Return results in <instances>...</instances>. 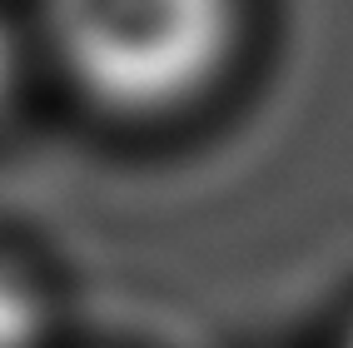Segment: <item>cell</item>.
<instances>
[{
    "label": "cell",
    "mask_w": 353,
    "mask_h": 348,
    "mask_svg": "<svg viewBox=\"0 0 353 348\" xmlns=\"http://www.w3.org/2000/svg\"><path fill=\"white\" fill-rule=\"evenodd\" d=\"M50 75L110 125H170L234 80L249 0H35Z\"/></svg>",
    "instance_id": "1"
},
{
    "label": "cell",
    "mask_w": 353,
    "mask_h": 348,
    "mask_svg": "<svg viewBox=\"0 0 353 348\" xmlns=\"http://www.w3.org/2000/svg\"><path fill=\"white\" fill-rule=\"evenodd\" d=\"M55 294L35 264L0 249V348H50Z\"/></svg>",
    "instance_id": "2"
},
{
    "label": "cell",
    "mask_w": 353,
    "mask_h": 348,
    "mask_svg": "<svg viewBox=\"0 0 353 348\" xmlns=\"http://www.w3.org/2000/svg\"><path fill=\"white\" fill-rule=\"evenodd\" d=\"M339 348H353V318H348V329L339 334Z\"/></svg>",
    "instance_id": "3"
}]
</instances>
